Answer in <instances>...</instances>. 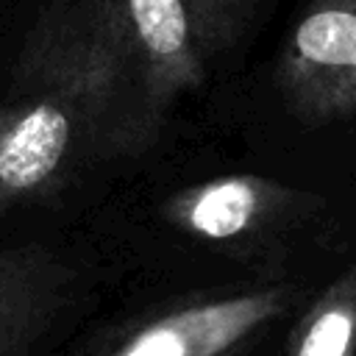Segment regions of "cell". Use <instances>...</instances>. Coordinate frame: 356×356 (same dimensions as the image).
<instances>
[{"mask_svg": "<svg viewBox=\"0 0 356 356\" xmlns=\"http://www.w3.org/2000/svg\"><path fill=\"white\" fill-rule=\"evenodd\" d=\"M142 111L136 67L106 0L56 11L33 31L0 97V206L53 189L67 170L120 145Z\"/></svg>", "mask_w": 356, "mask_h": 356, "instance_id": "obj_1", "label": "cell"}, {"mask_svg": "<svg viewBox=\"0 0 356 356\" xmlns=\"http://www.w3.org/2000/svg\"><path fill=\"white\" fill-rule=\"evenodd\" d=\"M278 86L312 122L356 117V0H314L292 25Z\"/></svg>", "mask_w": 356, "mask_h": 356, "instance_id": "obj_2", "label": "cell"}, {"mask_svg": "<svg viewBox=\"0 0 356 356\" xmlns=\"http://www.w3.org/2000/svg\"><path fill=\"white\" fill-rule=\"evenodd\" d=\"M289 300V289L270 286L186 303L134 328L100 356H236Z\"/></svg>", "mask_w": 356, "mask_h": 356, "instance_id": "obj_3", "label": "cell"}, {"mask_svg": "<svg viewBox=\"0 0 356 356\" xmlns=\"http://www.w3.org/2000/svg\"><path fill=\"white\" fill-rule=\"evenodd\" d=\"M106 6L128 42L150 120L178 95L203 83V53L184 0H106Z\"/></svg>", "mask_w": 356, "mask_h": 356, "instance_id": "obj_4", "label": "cell"}, {"mask_svg": "<svg viewBox=\"0 0 356 356\" xmlns=\"http://www.w3.org/2000/svg\"><path fill=\"white\" fill-rule=\"evenodd\" d=\"M289 203V189L261 175H220L167 197L161 214L170 225L200 239H236L267 222Z\"/></svg>", "mask_w": 356, "mask_h": 356, "instance_id": "obj_5", "label": "cell"}, {"mask_svg": "<svg viewBox=\"0 0 356 356\" xmlns=\"http://www.w3.org/2000/svg\"><path fill=\"white\" fill-rule=\"evenodd\" d=\"M53 273L44 259L0 250V356H17L53 306Z\"/></svg>", "mask_w": 356, "mask_h": 356, "instance_id": "obj_6", "label": "cell"}, {"mask_svg": "<svg viewBox=\"0 0 356 356\" xmlns=\"http://www.w3.org/2000/svg\"><path fill=\"white\" fill-rule=\"evenodd\" d=\"M289 356H356V264L303 312L289 337Z\"/></svg>", "mask_w": 356, "mask_h": 356, "instance_id": "obj_7", "label": "cell"}, {"mask_svg": "<svg viewBox=\"0 0 356 356\" xmlns=\"http://www.w3.org/2000/svg\"><path fill=\"white\" fill-rule=\"evenodd\" d=\"M259 0H184L195 42L203 56L236 39Z\"/></svg>", "mask_w": 356, "mask_h": 356, "instance_id": "obj_8", "label": "cell"}]
</instances>
